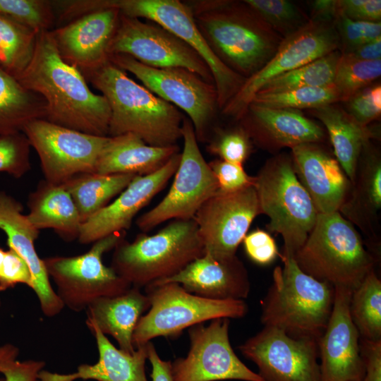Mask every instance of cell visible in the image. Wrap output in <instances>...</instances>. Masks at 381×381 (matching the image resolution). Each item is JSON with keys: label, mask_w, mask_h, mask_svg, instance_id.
I'll return each mask as SVG.
<instances>
[{"label": "cell", "mask_w": 381, "mask_h": 381, "mask_svg": "<svg viewBox=\"0 0 381 381\" xmlns=\"http://www.w3.org/2000/svg\"><path fill=\"white\" fill-rule=\"evenodd\" d=\"M46 104L45 120L87 134L109 136L111 111L75 67L60 56L50 30L39 32L33 56L16 78Z\"/></svg>", "instance_id": "obj_1"}, {"label": "cell", "mask_w": 381, "mask_h": 381, "mask_svg": "<svg viewBox=\"0 0 381 381\" xmlns=\"http://www.w3.org/2000/svg\"><path fill=\"white\" fill-rule=\"evenodd\" d=\"M185 2L215 56L246 79L273 56L283 40L244 1Z\"/></svg>", "instance_id": "obj_2"}, {"label": "cell", "mask_w": 381, "mask_h": 381, "mask_svg": "<svg viewBox=\"0 0 381 381\" xmlns=\"http://www.w3.org/2000/svg\"><path fill=\"white\" fill-rule=\"evenodd\" d=\"M107 99L111 111L109 136H138L155 147L177 145L185 116L174 105L131 78L110 61L85 76Z\"/></svg>", "instance_id": "obj_3"}, {"label": "cell", "mask_w": 381, "mask_h": 381, "mask_svg": "<svg viewBox=\"0 0 381 381\" xmlns=\"http://www.w3.org/2000/svg\"><path fill=\"white\" fill-rule=\"evenodd\" d=\"M283 263L273 271V282L260 302L264 326L294 338L319 341L329 319L334 288L303 272L294 257L279 254Z\"/></svg>", "instance_id": "obj_4"}, {"label": "cell", "mask_w": 381, "mask_h": 381, "mask_svg": "<svg viewBox=\"0 0 381 381\" xmlns=\"http://www.w3.org/2000/svg\"><path fill=\"white\" fill-rule=\"evenodd\" d=\"M294 258L307 274L352 291L374 270L376 262L360 232L339 212L318 213Z\"/></svg>", "instance_id": "obj_5"}, {"label": "cell", "mask_w": 381, "mask_h": 381, "mask_svg": "<svg viewBox=\"0 0 381 381\" xmlns=\"http://www.w3.org/2000/svg\"><path fill=\"white\" fill-rule=\"evenodd\" d=\"M204 254L197 225L191 219H174L157 233L125 238L114 248L111 267L133 286L138 288L165 279L181 272Z\"/></svg>", "instance_id": "obj_6"}, {"label": "cell", "mask_w": 381, "mask_h": 381, "mask_svg": "<svg viewBox=\"0 0 381 381\" xmlns=\"http://www.w3.org/2000/svg\"><path fill=\"white\" fill-rule=\"evenodd\" d=\"M260 214L267 215L270 231L284 241L282 255L294 257L313 228L318 212L296 176L291 154L269 158L254 176Z\"/></svg>", "instance_id": "obj_7"}, {"label": "cell", "mask_w": 381, "mask_h": 381, "mask_svg": "<svg viewBox=\"0 0 381 381\" xmlns=\"http://www.w3.org/2000/svg\"><path fill=\"white\" fill-rule=\"evenodd\" d=\"M150 307L139 320L133 335L136 349L158 337H179L193 325L217 318H241L248 307L244 300H214L198 296L174 282L145 287Z\"/></svg>", "instance_id": "obj_8"}, {"label": "cell", "mask_w": 381, "mask_h": 381, "mask_svg": "<svg viewBox=\"0 0 381 381\" xmlns=\"http://www.w3.org/2000/svg\"><path fill=\"white\" fill-rule=\"evenodd\" d=\"M125 236L126 231L111 234L94 242L82 255L43 259L64 307L80 312L99 298L122 294L132 286L102 262L104 253L114 249Z\"/></svg>", "instance_id": "obj_9"}, {"label": "cell", "mask_w": 381, "mask_h": 381, "mask_svg": "<svg viewBox=\"0 0 381 381\" xmlns=\"http://www.w3.org/2000/svg\"><path fill=\"white\" fill-rule=\"evenodd\" d=\"M109 61L135 75L155 95L186 112L193 126L197 140L207 141L219 110L214 83L186 68H152L125 54L111 55Z\"/></svg>", "instance_id": "obj_10"}, {"label": "cell", "mask_w": 381, "mask_h": 381, "mask_svg": "<svg viewBox=\"0 0 381 381\" xmlns=\"http://www.w3.org/2000/svg\"><path fill=\"white\" fill-rule=\"evenodd\" d=\"M183 148L171 188L153 208L135 222L143 233L170 219H191L201 205L218 190L217 180L203 157L193 126L184 117L181 126Z\"/></svg>", "instance_id": "obj_11"}, {"label": "cell", "mask_w": 381, "mask_h": 381, "mask_svg": "<svg viewBox=\"0 0 381 381\" xmlns=\"http://www.w3.org/2000/svg\"><path fill=\"white\" fill-rule=\"evenodd\" d=\"M37 153L44 180L62 185L80 174L95 173L109 136L87 134L45 119H35L23 130Z\"/></svg>", "instance_id": "obj_12"}, {"label": "cell", "mask_w": 381, "mask_h": 381, "mask_svg": "<svg viewBox=\"0 0 381 381\" xmlns=\"http://www.w3.org/2000/svg\"><path fill=\"white\" fill-rule=\"evenodd\" d=\"M338 49L340 43L334 23L310 20L283 38L273 56L246 79L221 110L222 114L238 121L254 96L270 80Z\"/></svg>", "instance_id": "obj_13"}, {"label": "cell", "mask_w": 381, "mask_h": 381, "mask_svg": "<svg viewBox=\"0 0 381 381\" xmlns=\"http://www.w3.org/2000/svg\"><path fill=\"white\" fill-rule=\"evenodd\" d=\"M108 52L109 56L128 55L152 68H186L214 83L210 70L200 56L177 36L152 21L121 13Z\"/></svg>", "instance_id": "obj_14"}, {"label": "cell", "mask_w": 381, "mask_h": 381, "mask_svg": "<svg viewBox=\"0 0 381 381\" xmlns=\"http://www.w3.org/2000/svg\"><path fill=\"white\" fill-rule=\"evenodd\" d=\"M113 7L130 17L145 18L164 28L193 49L212 73L221 111L238 92L246 78L224 64L198 28L191 10L179 0H111Z\"/></svg>", "instance_id": "obj_15"}, {"label": "cell", "mask_w": 381, "mask_h": 381, "mask_svg": "<svg viewBox=\"0 0 381 381\" xmlns=\"http://www.w3.org/2000/svg\"><path fill=\"white\" fill-rule=\"evenodd\" d=\"M229 318H217L188 328L186 357L171 362L174 381H263L236 356L231 347Z\"/></svg>", "instance_id": "obj_16"}, {"label": "cell", "mask_w": 381, "mask_h": 381, "mask_svg": "<svg viewBox=\"0 0 381 381\" xmlns=\"http://www.w3.org/2000/svg\"><path fill=\"white\" fill-rule=\"evenodd\" d=\"M238 349L256 365L263 381H322L318 340L264 326Z\"/></svg>", "instance_id": "obj_17"}, {"label": "cell", "mask_w": 381, "mask_h": 381, "mask_svg": "<svg viewBox=\"0 0 381 381\" xmlns=\"http://www.w3.org/2000/svg\"><path fill=\"white\" fill-rule=\"evenodd\" d=\"M260 214L253 185L231 193L217 190L193 217L204 253L215 258L236 255L253 221Z\"/></svg>", "instance_id": "obj_18"}, {"label": "cell", "mask_w": 381, "mask_h": 381, "mask_svg": "<svg viewBox=\"0 0 381 381\" xmlns=\"http://www.w3.org/2000/svg\"><path fill=\"white\" fill-rule=\"evenodd\" d=\"M352 291L334 287L327 325L318 341L322 381H362L365 368L360 334L350 314Z\"/></svg>", "instance_id": "obj_19"}, {"label": "cell", "mask_w": 381, "mask_h": 381, "mask_svg": "<svg viewBox=\"0 0 381 381\" xmlns=\"http://www.w3.org/2000/svg\"><path fill=\"white\" fill-rule=\"evenodd\" d=\"M120 15L111 6L51 30L60 56L84 77L104 66L109 62L108 49Z\"/></svg>", "instance_id": "obj_20"}, {"label": "cell", "mask_w": 381, "mask_h": 381, "mask_svg": "<svg viewBox=\"0 0 381 381\" xmlns=\"http://www.w3.org/2000/svg\"><path fill=\"white\" fill-rule=\"evenodd\" d=\"M181 152L174 155L159 169L136 176L116 198L82 223L78 240L87 244L111 234L130 229L138 212L166 186L174 175Z\"/></svg>", "instance_id": "obj_21"}, {"label": "cell", "mask_w": 381, "mask_h": 381, "mask_svg": "<svg viewBox=\"0 0 381 381\" xmlns=\"http://www.w3.org/2000/svg\"><path fill=\"white\" fill-rule=\"evenodd\" d=\"M237 121L253 143L274 155L303 143H323L327 138L325 130L298 109L250 102Z\"/></svg>", "instance_id": "obj_22"}, {"label": "cell", "mask_w": 381, "mask_h": 381, "mask_svg": "<svg viewBox=\"0 0 381 381\" xmlns=\"http://www.w3.org/2000/svg\"><path fill=\"white\" fill-rule=\"evenodd\" d=\"M322 143H306L291 148L295 173L318 213L339 212L351 181L339 163Z\"/></svg>", "instance_id": "obj_23"}, {"label": "cell", "mask_w": 381, "mask_h": 381, "mask_svg": "<svg viewBox=\"0 0 381 381\" xmlns=\"http://www.w3.org/2000/svg\"><path fill=\"white\" fill-rule=\"evenodd\" d=\"M23 206L11 195L0 191V229L7 237L9 248L15 250L28 265L33 282L32 290L43 314L49 318L59 314L64 304L54 291L43 259L35 248L40 231L23 214Z\"/></svg>", "instance_id": "obj_24"}, {"label": "cell", "mask_w": 381, "mask_h": 381, "mask_svg": "<svg viewBox=\"0 0 381 381\" xmlns=\"http://www.w3.org/2000/svg\"><path fill=\"white\" fill-rule=\"evenodd\" d=\"M168 282L177 283L190 294L214 300H243L250 290L248 270L236 255L215 258L204 253L175 275L153 283Z\"/></svg>", "instance_id": "obj_25"}, {"label": "cell", "mask_w": 381, "mask_h": 381, "mask_svg": "<svg viewBox=\"0 0 381 381\" xmlns=\"http://www.w3.org/2000/svg\"><path fill=\"white\" fill-rule=\"evenodd\" d=\"M381 153L372 140L361 150L339 213L372 243L380 242Z\"/></svg>", "instance_id": "obj_26"}, {"label": "cell", "mask_w": 381, "mask_h": 381, "mask_svg": "<svg viewBox=\"0 0 381 381\" xmlns=\"http://www.w3.org/2000/svg\"><path fill=\"white\" fill-rule=\"evenodd\" d=\"M94 335L99 358L96 363L82 364L71 374H58L42 370L37 381H75L78 379L97 381H148L145 374L147 343L128 353L115 347L95 327L89 328Z\"/></svg>", "instance_id": "obj_27"}, {"label": "cell", "mask_w": 381, "mask_h": 381, "mask_svg": "<svg viewBox=\"0 0 381 381\" xmlns=\"http://www.w3.org/2000/svg\"><path fill=\"white\" fill-rule=\"evenodd\" d=\"M150 307V300L140 289L131 286L125 293L96 299L87 308L86 325L104 335L111 336L119 349L133 353V335L140 318Z\"/></svg>", "instance_id": "obj_28"}, {"label": "cell", "mask_w": 381, "mask_h": 381, "mask_svg": "<svg viewBox=\"0 0 381 381\" xmlns=\"http://www.w3.org/2000/svg\"><path fill=\"white\" fill-rule=\"evenodd\" d=\"M179 150L178 145H149L132 133L109 136L98 159L95 173L148 175L162 167Z\"/></svg>", "instance_id": "obj_29"}, {"label": "cell", "mask_w": 381, "mask_h": 381, "mask_svg": "<svg viewBox=\"0 0 381 381\" xmlns=\"http://www.w3.org/2000/svg\"><path fill=\"white\" fill-rule=\"evenodd\" d=\"M30 223L39 231L53 229L66 241L78 238L82 220L78 208L62 185L41 181L28 198Z\"/></svg>", "instance_id": "obj_30"}, {"label": "cell", "mask_w": 381, "mask_h": 381, "mask_svg": "<svg viewBox=\"0 0 381 381\" xmlns=\"http://www.w3.org/2000/svg\"><path fill=\"white\" fill-rule=\"evenodd\" d=\"M310 110L326 128L334 155L351 182L362 149L369 141L378 139L380 133L361 124L336 104Z\"/></svg>", "instance_id": "obj_31"}, {"label": "cell", "mask_w": 381, "mask_h": 381, "mask_svg": "<svg viewBox=\"0 0 381 381\" xmlns=\"http://www.w3.org/2000/svg\"><path fill=\"white\" fill-rule=\"evenodd\" d=\"M46 104L0 67V135L23 132L35 119H45Z\"/></svg>", "instance_id": "obj_32"}, {"label": "cell", "mask_w": 381, "mask_h": 381, "mask_svg": "<svg viewBox=\"0 0 381 381\" xmlns=\"http://www.w3.org/2000/svg\"><path fill=\"white\" fill-rule=\"evenodd\" d=\"M137 175L80 174L62 184L72 197L82 222L107 206Z\"/></svg>", "instance_id": "obj_33"}, {"label": "cell", "mask_w": 381, "mask_h": 381, "mask_svg": "<svg viewBox=\"0 0 381 381\" xmlns=\"http://www.w3.org/2000/svg\"><path fill=\"white\" fill-rule=\"evenodd\" d=\"M37 34L0 13V67L17 78L33 56Z\"/></svg>", "instance_id": "obj_34"}, {"label": "cell", "mask_w": 381, "mask_h": 381, "mask_svg": "<svg viewBox=\"0 0 381 381\" xmlns=\"http://www.w3.org/2000/svg\"><path fill=\"white\" fill-rule=\"evenodd\" d=\"M350 314L361 338L381 340V281L375 270L352 291Z\"/></svg>", "instance_id": "obj_35"}, {"label": "cell", "mask_w": 381, "mask_h": 381, "mask_svg": "<svg viewBox=\"0 0 381 381\" xmlns=\"http://www.w3.org/2000/svg\"><path fill=\"white\" fill-rule=\"evenodd\" d=\"M341 54L339 49L334 51L281 74L266 83L257 94L276 93L295 88L330 85L333 84Z\"/></svg>", "instance_id": "obj_36"}, {"label": "cell", "mask_w": 381, "mask_h": 381, "mask_svg": "<svg viewBox=\"0 0 381 381\" xmlns=\"http://www.w3.org/2000/svg\"><path fill=\"white\" fill-rule=\"evenodd\" d=\"M250 102L270 108L301 110L337 104L341 102V99L337 89L332 84L322 87L295 88L276 93H258Z\"/></svg>", "instance_id": "obj_37"}, {"label": "cell", "mask_w": 381, "mask_h": 381, "mask_svg": "<svg viewBox=\"0 0 381 381\" xmlns=\"http://www.w3.org/2000/svg\"><path fill=\"white\" fill-rule=\"evenodd\" d=\"M380 75L381 59L362 61L341 53L333 85L340 96L341 102H344L357 92L372 85Z\"/></svg>", "instance_id": "obj_38"}, {"label": "cell", "mask_w": 381, "mask_h": 381, "mask_svg": "<svg viewBox=\"0 0 381 381\" xmlns=\"http://www.w3.org/2000/svg\"><path fill=\"white\" fill-rule=\"evenodd\" d=\"M244 2L283 38L310 20L295 4L287 0H245Z\"/></svg>", "instance_id": "obj_39"}, {"label": "cell", "mask_w": 381, "mask_h": 381, "mask_svg": "<svg viewBox=\"0 0 381 381\" xmlns=\"http://www.w3.org/2000/svg\"><path fill=\"white\" fill-rule=\"evenodd\" d=\"M0 13L37 32L51 30L56 14L52 1L0 0Z\"/></svg>", "instance_id": "obj_40"}, {"label": "cell", "mask_w": 381, "mask_h": 381, "mask_svg": "<svg viewBox=\"0 0 381 381\" xmlns=\"http://www.w3.org/2000/svg\"><path fill=\"white\" fill-rule=\"evenodd\" d=\"M208 141L207 151L219 159L243 164L252 152L253 143L238 123L226 128H216Z\"/></svg>", "instance_id": "obj_41"}, {"label": "cell", "mask_w": 381, "mask_h": 381, "mask_svg": "<svg viewBox=\"0 0 381 381\" xmlns=\"http://www.w3.org/2000/svg\"><path fill=\"white\" fill-rule=\"evenodd\" d=\"M30 143L23 132L0 135V172L15 179L23 176L31 169Z\"/></svg>", "instance_id": "obj_42"}, {"label": "cell", "mask_w": 381, "mask_h": 381, "mask_svg": "<svg viewBox=\"0 0 381 381\" xmlns=\"http://www.w3.org/2000/svg\"><path fill=\"white\" fill-rule=\"evenodd\" d=\"M334 25L341 53L350 52L381 37L380 22H366L340 16L335 20Z\"/></svg>", "instance_id": "obj_43"}, {"label": "cell", "mask_w": 381, "mask_h": 381, "mask_svg": "<svg viewBox=\"0 0 381 381\" xmlns=\"http://www.w3.org/2000/svg\"><path fill=\"white\" fill-rule=\"evenodd\" d=\"M218 185V190L231 193L253 186L254 176L248 175L243 164L216 159L208 163Z\"/></svg>", "instance_id": "obj_44"}, {"label": "cell", "mask_w": 381, "mask_h": 381, "mask_svg": "<svg viewBox=\"0 0 381 381\" xmlns=\"http://www.w3.org/2000/svg\"><path fill=\"white\" fill-rule=\"evenodd\" d=\"M243 243L247 255L258 265H270L279 256L277 243L267 231L256 229L246 235Z\"/></svg>", "instance_id": "obj_45"}, {"label": "cell", "mask_w": 381, "mask_h": 381, "mask_svg": "<svg viewBox=\"0 0 381 381\" xmlns=\"http://www.w3.org/2000/svg\"><path fill=\"white\" fill-rule=\"evenodd\" d=\"M18 284L32 289L33 282L30 268L25 261L13 249L6 250L0 272V291L13 288Z\"/></svg>", "instance_id": "obj_46"}, {"label": "cell", "mask_w": 381, "mask_h": 381, "mask_svg": "<svg viewBox=\"0 0 381 381\" xmlns=\"http://www.w3.org/2000/svg\"><path fill=\"white\" fill-rule=\"evenodd\" d=\"M370 86L343 102L346 104L344 109L363 126H369L371 122L378 119L381 114V104L373 98Z\"/></svg>", "instance_id": "obj_47"}, {"label": "cell", "mask_w": 381, "mask_h": 381, "mask_svg": "<svg viewBox=\"0 0 381 381\" xmlns=\"http://www.w3.org/2000/svg\"><path fill=\"white\" fill-rule=\"evenodd\" d=\"M339 6L340 16L366 22H380V0H339Z\"/></svg>", "instance_id": "obj_48"}, {"label": "cell", "mask_w": 381, "mask_h": 381, "mask_svg": "<svg viewBox=\"0 0 381 381\" xmlns=\"http://www.w3.org/2000/svg\"><path fill=\"white\" fill-rule=\"evenodd\" d=\"M360 349L365 368L362 381H381V340L360 338Z\"/></svg>", "instance_id": "obj_49"}, {"label": "cell", "mask_w": 381, "mask_h": 381, "mask_svg": "<svg viewBox=\"0 0 381 381\" xmlns=\"http://www.w3.org/2000/svg\"><path fill=\"white\" fill-rule=\"evenodd\" d=\"M147 360L152 365L150 373L152 381H174L171 361L161 359L151 341L147 343Z\"/></svg>", "instance_id": "obj_50"}, {"label": "cell", "mask_w": 381, "mask_h": 381, "mask_svg": "<svg viewBox=\"0 0 381 381\" xmlns=\"http://www.w3.org/2000/svg\"><path fill=\"white\" fill-rule=\"evenodd\" d=\"M310 20L334 23L340 16L339 0H315L311 1Z\"/></svg>", "instance_id": "obj_51"}, {"label": "cell", "mask_w": 381, "mask_h": 381, "mask_svg": "<svg viewBox=\"0 0 381 381\" xmlns=\"http://www.w3.org/2000/svg\"><path fill=\"white\" fill-rule=\"evenodd\" d=\"M342 54L358 60H380L381 58V37L364 44L350 52Z\"/></svg>", "instance_id": "obj_52"}, {"label": "cell", "mask_w": 381, "mask_h": 381, "mask_svg": "<svg viewBox=\"0 0 381 381\" xmlns=\"http://www.w3.org/2000/svg\"><path fill=\"white\" fill-rule=\"evenodd\" d=\"M19 349L11 344H6L0 346V373L8 368L15 360H17ZM0 381L1 380L0 379Z\"/></svg>", "instance_id": "obj_53"}, {"label": "cell", "mask_w": 381, "mask_h": 381, "mask_svg": "<svg viewBox=\"0 0 381 381\" xmlns=\"http://www.w3.org/2000/svg\"><path fill=\"white\" fill-rule=\"evenodd\" d=\"M6 250L0 246V272L3 265Z\"/></svg>", "instance_id": "obj_54"}, {"label": "cell", "mask_w": 381, "mask_h": 381, "mask_svg": "<svg viewBox=\"0 0 381 381\" xmlns=\"http://www.w3.org/2000/svg\"><path fill=\"white\" fill-rule=\"evenodd\" d=\"M0 307H1V300H0Z\"/></svg>", "instance_id": "obj_55"}]
</instances>
